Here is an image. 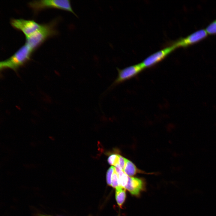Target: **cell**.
I'll list each match as a JSON object with an SVG mask.
<instances>
[{
    "label": "cell",
    "mask_w": 216,
    "mask_h": 216,
    "mask_svg": "<svg viewBox=\"0 0 216 216\" xmlns=\"http://www.w3.org/2000/svg\"><path fill=\"white\" fill-rule=\"evenodd\" d=\"M33 51L25 44L20 48L12 56L0 62V69L2 70L10 69L15 72L23 66L30 59Z\"/></svg>",
    "instance_id": "2"
},
{
    "label": "cell",
    "mask_w": 216,
    "mask_h": 216,
    "mask_svg": "<svg viewBox=\"0 0 216 216\" xmlns=\"http://www.w3.org/2000/svg\"><path fill=\"white\" fill-rule=\"evenodd\" d=\"M118 155L112 154L108 157L107 161L110 165L115 166L116 164H118Z\"/></svg>",
    "instance_id": "14"
},
{
    "label": "cell",
    "mask_w": 216,
    "mask_h": 216,
    "mask_svg": "<svg viewBox=\"0 0 216 216\" xmlns=\"http://www.w3.org/2000/svg\"><path fill=\"white\" fill-rule=\"evenodd\" d=\"M176 49L173 45L164 48L150 55L140 64L144 69L151 67L163 60Z\"/></svg>",
    "instance_id": "7"
},
{
    "label": "cell",
    "mask_w": 216,
    "mask_h": 216,
    "mask_svg": "<svg viewBox=\"0 0 216 216\" xmlns=\"http://www.w3.org/2000/svg\"><path fill=\"white\" fill-rule=\"evenodd\" d=\"M207 36L208 34L205 30L200 29L185 37L178 39L172 45L176 49L179 47H188L203 40Z\"/></svg>",
    "instance_id": "6"
},
{
    "label": "cell",
    "mask_w": 216,
    "mask_h": 216,
    "mask_svg": "<svg viewBox=\"0 0 216 216\" xmlns=\"http://www.w3.org/2000/svg\"><path fill=\"white\" fill-rule=\"evenodd\" d=\"M56 21L41 24L40 28L31 35L26 37V44L33 51L48 38L58 34Z\"/></svg>",
    "instance_id": "1"
},
{
    "label": "cell",
    "mask_w": 216,
    "mask_h": 216,
    "mask_svg": "<svg viewBox=\"0 0 216 216\" xmlns=\"http://www.w3.org/2000/svg\"><path fill=\"white\" fill-rule=\"evenodd\" d=\"M118 164L123 171L128 159L120 155H118Z\"/></svg>",
    "instance_id": "16"
},
{
    "label": "cell",
    "mask_w": 216,
    "mask_h": 216,
    "mask_svg": "<svg viewBox=\"0 0 216 216\" xmlns=\"http://www.w3.org/2000/svg\"><path fill=\"white\" fill-rule=\"evenodd\" d=\"M117 174L120 186L124 188L127 184L128 176L123 170L121 171Z\"/></svg>",
    "instance_id": "11"
},
{
    "label": "cell",
    "mask_w": 216,
    "mask_h": 216,
    "mask_svg": "<svg viewBox=\"0 0 216 216\" xmlns=\"http://www.w3.org/2000/svg\"><path fill=\"white\" fill-rule=\"evenodd\" d=\"M118 75L108 88L110 89L136 76L144 68L140 63L129 66L122 69L116 68Z\"/></svg>",
    "instance_id": "4"
},
{
    "label": "cell",
    "mask_w": 216,
    "mask_h": 216,
    "mask_svg": "<svg viewBox=\"0 0 216 216\" xmlns=\"http://www.w3.org/2000/svg\"><path fill=\"white\" fill-rule=\"evenodd\" d=\"M119 186L118 176L115 170L112 176L111 186L116 188Z\"/></svg>",
    "instance_id": "15"
},
{
    "label": "cell",
    "mask_w": 216,
    "mask_h": 216,
    "mask_svg": "<svg viewBox=\"0 0 216 216\" xmlns=\"http://www.w3.org/2000/svg\"><path fill=\"white\" fill-rule=\"evenodd\" d=\"M205 30L208 34L216 35V19L207 26Z\"/></svg>",
    "instance_id": "12"
},
{
    "label": "cell",
    "mask_w": 216,
    "mask_h": 216,
    "mask_svg": "<svg viewBox=\"0 0 216 216\" xmlns=\"http://www.w3.org/2000/svg\"><path fill=\"white\" fill-rule=\"evenodd\" d=\"M10 23L14 28L22 32L26 37H28L38 30L40 27V24L34 20L23 19H12Z\"/></svg>",
    "instance_id": "5"
},
{
    "label": "cell",
    "mask_w": 216,
    "mask_h": 216,
    "mask_svg": "<svg viewBox=\"0 0 216 216\" xmlns=\"http://www.w3.org/2000/svg\"><path fill=\"white\" fill-rule=\"evenodd\" d=\"M115 170L114 167L112 166L108 170L106 174V180L107 184L109 186L112 185V175Z\"/></svg>",
    "instance_id": "13"
},
{
    "label": "cell",
    "mask_w": 216,
    "mask_h": 216,
    "mask_svg": "<svg viewBox=\"0 0 216 216\" xmlns=\"http://www.w3.org/2000/svg\"><path fill=\"white\" fill-rule=\"evenodd\" d=\"M126 189L119 186L116 188V199L117 203L122 208L126 197Z\"/></svg>",
    "instance_id": "9"
},
{
    "label": "cell",
    "mask_w": 216,
    "mask_h": 216,
    "mask_svg": "<svg viewBox=\"0 0 216 216\" xmlns=\"http://www.w3.org/2000/svg\"><path fill=\"white\" fill-rule=\"evenodd\" d=\"M123 171L128 176L132 177L140 172L135 165L130 161L127 160Z\"/></svg>",
    "instance_id": "10"
},
{
    "label": "cell",
    "mask_w": 216,
    "mask_h": 216,
    "mask_svg": "<svg viewBox=\"0 0 216 216\" xmlns=\"http://www.w3.org/2000/svg\"><path fill=\"white\" fill-rule=\"evenodd\" d=\"M28 5L36 13L45 8H54L70 12L78 17L72 8L70 1L69 0H35L29 2Z\"/></svg>",
    "instance_id": "3"
},
{
    "label": "cell",
    "mask_w": 216,
    "mask_h": 216,
    "mask_svg": "<svg viewBox=\"0 0 216 216\" xmlns=\"http://www.w3.org/2000/svg\"><path fill=\"white\" fill-rule=\"evenodd\" d=\"M145 188L144 182L141 179L128 176V181L124 188L132 195L139 196Z\"/></svg>",
    "instance_id": "8"
}]
</instances>
